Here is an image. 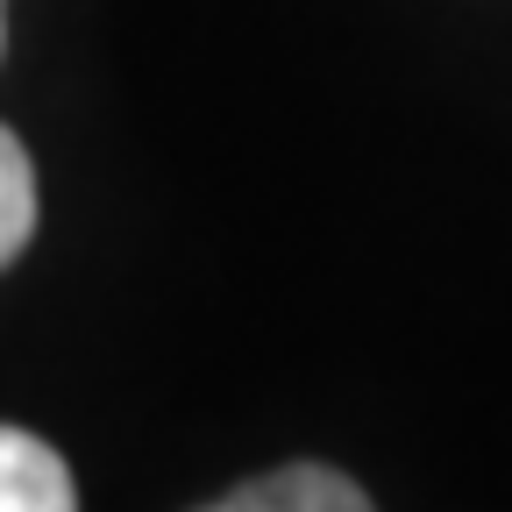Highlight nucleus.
Listing matches in <instances>:
<instances>
[{"instance_id": "obj_3", "label": "nucleus", "mask_w": 512, "mask_h": 512, "mask_svg": "<svg viewBox=\"0 0 512 512\" xmlns=\"http://www.w3.org/2000/svg\"><path fill=\"white\" fill-rule=\"evenodd\" d=\"M36 235V164L15 143V128H0V271L15 264Z\"/></svg>"}, {"instance_id": "obj_2", "label": "nucleus", "mask_w": 512, "mask_h": 512, "mask_svg": "<svg viewBox=\"0 0 512 512\" xmlns=\"http://www.w3.org/2000/svg\"><path fill=\"white\" fill-rule=\"evenodd\" d=\"M0 512H79L64 456L29 427H0Z\"/></svg>"}, {"instance_id": "obj_4", "label": "nucleus", "mask_w": 512, "mask_h": 512, "mask_svg": "<svg viewBox=\"0 0 512 512\" xmlns=\"http://www.w3.org/2000/svg\"><path fill=\"white\" fill-rule=\"evenodd\" d=\"M0 50H8V0H0Z\"/></svg>"}, {"instance_id": "obj_1", "label": "nucleus", "mask_w": 512, "mask_h": 512, "mask_svg": "<svg viewBox=\"0 0 512 512\" xmlns=\"http://www.w3.org/2000/svg\"><path fill=\"white\" fill-rule=\"evenodd\" d=\"M200 512H377V505L328 463H292V470H271V477L200 505Z\"/></svg>"}]
</instances>
